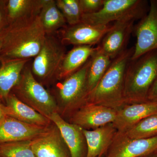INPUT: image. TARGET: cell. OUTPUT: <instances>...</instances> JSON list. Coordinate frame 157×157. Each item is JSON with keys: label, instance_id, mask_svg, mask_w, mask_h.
Masks as SVG:
<instances>
[{"label": "cell", "instance_id": "4316f807", "mask_svg": "<svg viewBox=\"0 0 157 157\" xmlns=\"http://www.w3.org/2000/svg\"><path fill=\"white\" fill-rule=\"evenodd\" d=\"M104 0H79L82 14L98 12L103 7Z\"/></svg>", "mask_w": 157, "mask_h": 157}, {"label": "cell", "instance_id": "d4e9b609", "mask_svg": "<svg viewBox=\"0 0 157 157\" xmlns=\"http://www.w3.org/2000/svg\"><path fill=\"white\" fill-rule=\"evenodd\" d=\"M0 157H36L31 147V140L0 144Z\"/></svg>", "mask_w": 157, "mask_h": 157}, {"label": "cell", "instance_id": "9a60e30c", "mask_svg": "<svg viewBox=\"0 0 157 157\" xmlns=\"http://www.w3.org/2000/svg\"><path fill=\"white\" fill-rule=\"evenodd\" d=\"M156 113V102L147 101L125 104L117 109L113 124L118 132H124L143 119Z\"/></svg>", "mask_w": 157, "mask_h": 157}, {"label": "cell", "instance_id": "836d02e7", "mask_svg": "<svg viewBox=\"0 0 157 157\" xmlns=\"http://www.w3.org/2000/svg\"></svg>", "mask_w": 157, "mask_h": 157}, {"label": "cell", "instance_id": "f1b7e54d", "mask_svg": "<svg viewBox=\"0 0 157 157\" xmlns=\"http://www.w3.org/2000/svg\"><path fill=\"white\" fill-rule=\"evenodd\" d=\"M147 101L157 102V78L149 90Z\"/></svg>", "mask_w": 157, "mask_h": 157}, {"label": "cell", "instance_id": "cb8c5ba5", "mask_svg": "<svg viewBox=\"0 0 157 157\" xmlns=\"http://www.w3.org/2000/svg\"><path fill=\"white\" fill-rule=\"evenodd\" d=\"M124 132L129 137L135 139L157 136V113L143 119Z\"/></svg>", "mask_w": 157, "mask_h": 157}, {"label": "cell", "instance_id": "7c38bea8", "mask_svg": "<svg viewBox=\"0 0 157 157\" xmlns=\"http://www.w3.org/2000/svg\"><path fill=\"white\" fill-rule=\"evenodd\" d=\"M111 25H93L80 22L69 26L61 32V41L63 45L94 46L101 42Z\"/></svg>", "mask_w": 157, "mask_h": 157}, {"label": "cell", "instance_id": "30bf717a", "mask_svg": "<svg viewBox=\"0 0 157 157\" xmlns=\"http://www.w3.org/2000/svg\"><path fill=\"white\" fill-rule=\"evenodd\" d=\"M137 19L136 16H129L114 22L98 45L100 50L113 59L126 50Z\"/></svg>", "mask_w": 157, "mask_h": 157}, {"label": "cell", "instance_id": "d6a6232c", "mask_svg": "<svg viewBox=\"0 0 157 157\" xmlns=\"http://www.w3.org/2000/svg\"><path fill=\"white\" fill-rule=\"evenodd\" d=\"M155 152L157 153V151H156Z\"/></svg>", "mask_w": 157, "mask_h": 157}, {"label": "cell", "instance_id": "83f0119b", "mask_svg": "<svg viewBox=\"0 0 157 157\" xmlns=\"http://www.w3.org/2000/svg\"><path fill=\"white\" fill-rule=\"evenodd\" d=\"M7 1L0 0V34L9 25L7 11Z\"/></svg>", "mask_w": 157, "mask_h": 157}, {"label": "cell", "instance_id": "f546056e", "mask_svg": "<svg viewBox=\"0 0 157 157\" xmlns=\"http://www.w3.org/2000/svg\"><path fill=\"white\" fill-rule=\"evenodd\" d=\"M1 100L2 99L0 98V123L7 116L6 106L2 103Z\"/></svg>", "mask_w": 157, "mask_h": 157}, {"label": "cell", "instance_id": "2e32d148", "mask_svg": "<svg viewBox=\"0 0 157 157\" xmlns=\"http://www.w3.org/2000/svg\"><path fill=\"white\" fill-rule=\"evenodd\" d=\"M48 127L25 123L7 116L0 123V144L33 140L45 132Z\"/></svg>", "mask_w": 157, "mask_h": 157}, {"label": "cell", "instance_id": "8992f818", "mask_svg": "<svg viewBox=\"0 0 157 157\" xmlns=\"http://www.w3.org/2000/svg\"><path fill=\"white\" fill-rule=\"evenodd\" d=\"M66 53V47L60 39L53 35H46L42 48L31 67L35 78L45 82L57 78Z\"/></svg>", "mask_w": 157, "mask_h": 157}, {"label": "cell", "instance_id": "4dcf8cb0", "mask_svg": "<svg viewBox=\"0 0 157 157\" xmlns=\"http://www.w3.org/2000/svg\"><path fill=\"white\" fill-rule=\"evenodd\" d=\"M144 157H157V153L154 152L153 153L151 154L148 155Z\"/></svg>", "mask_w": 157, "mask_h": 157}, {"label": "cell", "instance_id": "ffe728a7", "mask_svg": "<svg viewBox=\"0 0 157 157\" xmlns=\"http://www.w3.org/2000/svg\"><path fill=\"white\" fill-rule=\"evenodd\" d=\"M31 59L0 62V98L6 99L20 80L23 70Z\"/></svg>", "mask_w": 157, "mask_h": 157}, {"label": "cell", "instance_id": "4fadbf2b", "mask_svg": "<svg viewBox=\"0 0 157 157\" xmlns=\"http://www.w3.org/2000/svg\"><path fill=\"white\" fill-rule=\"evenodd\" d=\"M31 147L36 157H69L67 147L55 124L31 140Z\"/></svg>", "mask_w": 157, "mask_h": 157}, {"label": "cell", "instance_id": "ac0fdd59", "mask_svg": "<svg viewBox=\"0 0 157 157\" xmlns=\"http://www.w3.org/2000/svg\"><path fill=\"white\" fill-rule=\"evenodd\" d=\"M5 100L6 112L8 116L25 123L39 126H49L51 121L48 118L21 101L13 93H10Z\"/></svg>", "mask_w": 157, "mask_h": 157}, {"label": "cell", "instance_id": "1f68e13d", "mask_svg": "<svg viewBox=\"0 0 157 157\" xmlns=\"http://www.w3.org/2000/svg\"><path fill=\"white\" fill-rule=\"evenodd\" d=\"M2 36L0 34V51L2 49Z\"/></svg>", "mask_w": 157, "mask_h": 157}, {"label": "cell", "instance_id": "ba28073f", "mask_svg": "<svg viewBox=\"0 0 157 157\" xmlns=\"http://www.w3.org/2000/svg\"><path fill=\"white\" fill-rule=\"evenodd\" d=\"M148 13L134 26L137 41L131 60L157 49V0L150 2Z\"/></svg>", "mask_w": 157, "mask_h": 157}, {"label": "cell", "instance_id": "7402d4cb", "mask_svg": "<svg viewBox=\"0 0 157 157\" xmlns=\"http://www.w3.org/2000/svg\"><path fill=\"white\" fill-rule=\"evenodd\" d=\"M112 59L98 49L90 58V62L86 76L87 96L93 90L109 68Z\"/></svg>", "mask_w": 157, "mask_h": 157}, {"label": "cell", "instance_id": "52a82bcc", "mask_svg": "<svg viewBox=\"0 0 157 157\" xmlns=\"http://www.w3.org/2000/svg\"><path fill=\"white\" fill-rule=\"evenodd\" d=\"M90 58L80 69L57 86V94L65 112L71 114L86 104V76Z\"/></svg>", "mask_w": 157, "mask_h": 157}, {"label": "cell", "instance_id": "9c48e42d", "mask_svg": "<svg viewBox=\"0 0 157 157\" xmlns=\"http://www.w3.org/2000/svg\"><path fill=\"white\" fill-rule=\"evenodd\" d=\"M157 151V136L135 139L117 131L104 157H144Z\"/></svg>", "mask_w": 157, "mask_h": 157}, {"label": "cell", "instance_id": "e0dca14e", "mask_svg": "<svg viewBox=\"0 0 157 157\" xmlns=\"http://www.w3.org/2000/svg\"><path fill=\"white\" fill-rule=\"evenodd\" d=\"M82 132L87 146L86 157H103L117 131L113 124L110 123L93 130L82 129Z\"/></svg>", "mask_w": 157, "mask_h": 157}, {"label": "cell", "instance_id": "d6986e66", "mask_svg": "<svg viewBox=\"0 0 157 157\" xmlns=\"http://www.w3.org/2000/svg\"><path fill=\"white\" fill-rule=\"evenodd\" d=\"M98 49L90 45L75 46L65 55L57 78L63 80L82 67Z\"/></svg>", "mask_w": 157, "mask_h": 157}, {"label": "cell", "instance_id": "484cf974", "mask_svg": "<svg viewBox=\"0 0 157 157\" xmlns=\"http://www.w3.org/2000/svg\"><path fill=\"white\" fill-rule=\"evenodd\" d=\"M58 8L69 26L81 22L82 15L79 0H56Z\"/></svg>", "mask_w": 157, "mask_h": 157}, {"label": "cell", "instance_id": "7a4b0ae2", "mask_svg": "<svg viewBox=\"0 0 157 157\" xmlns=\"http://www.w3.org/2000/svg\"><path fill=\"white\" fill-rule=\"evenodd\" d=\"M134 50L135 46L127 48L112 59L104 76L88 95L86 103L116 110L125 104L124 97L125 74Z\"/></svg>", "mask_w": 157, "mask_h": 157}, {"label": "cell", "instance_id": "3957f363", "mask_svg": "<svg viewBox=\"0 0 157 157\" xmlns=\"http://www.w3.org/2000/svg\"><path fill=\"white\" fill-rule=\"evenodd\" d=\"M157 78V49L131 60L126 70L124 97L125 104L147 101L149 90Z\"/></svg>", "mask_w": 157, "mask_h": 157}, {"label": "cell", "instance_id": "603a6c76", "mask_svg": "<svg viewBox=\"0 0 157 157\" xmlns=\"http://www.w3.org/2000/svg\"><path fill=\"white\" fill-rule=\"evenodd\" d=\"M43 0H8L7 11L9 24L17 20L39 15Z\"/></svg>", "mask_w": 157, "mask_h": 157}, {"label": "cell", "instance_id": "5b68a950", "mask_svg": "<svg viewBox=\"0 0 157 157\" xmlns=\"http://www.w3.org/2000/svg\"><path fill=\"white\" fill-rule=\"evenodd\" d=\"M147 3L144 0H104L103 7L98 12L82 14L81 22L106 25L129 16L140 19L147 14Z\"/></svg>", "mask_w": 157, "mask_h": 157}, {"label": "cell", "instance_id": "44dd1931", "mask_svg": "<svg viewBox=\"0 0 157 157\" xmlns=\"http://www.w3.org/2000/svg\"><path fill=\"white\" fill-rule=\"evenodd\" d=\"M39 16L46 35H53L67 24L55 0H43Z\"/></svg>", "mask_w": 157, "mask_h": 157}, {"label": "cell", "instance_id": "5bb4252c", "mask_svg": "<svg viewBox=\"0 0 157 157\" xmlns=\"http://www.w3.org/2000/svg\"><path fill=\"white\" fill-rule=\"evenodd\" d=\"M48 119L58 128L70 157H86L87 146L82 129L66 121L58 112L54 113Z\"/></svg>", "mask_w": 157, "mask_h": 157}, {"label": "cell", "instance_id": "8fae6325", "mask_svg": "<svg viewBox=\"0 0 157 157\" xmlns=\"http://www.w3.org/2000/svg\"><path fill=\"white\" fill-rule=\"evenodd\" d=\"M116 110L98 104H86L71 114V123L85 130H93L115 119Z\"/></svg>", "mask_w": 157, "mask_h": 157}, {"label": "cell", "instance_id": "6da1fadb", "mask_svg": "<svg viewBox=\"0 0 157 157\" xmlns=\"http://www.w3.org/2000/svg\"><path fill=\"white\" fill-rule=\"evenodd\" d=\"M0 62L31 59L41 50L46 34L39 15L10 23L1 34Z\"/></svg>", "mask_w": 157, "mask_h": 157}, {"label": "cell", "instance_id": "e575fe53", "mask_svg": "<svg viewBox=\"0 0 157 157\" xmlns=\"http://www.w3.org/2000/svg\"></svg>", "mask_w": 157, "mask_h": 157}, {"label": "cell", "instance_id": "277c9868", "mask_svg": "<svg viewBox=\"0 0 157 157\" xmlns=\"http://www.w3.org/2000/svg\"><path fill=\"white\" fill-rule=\"evenodd\" d=\"M11 91L21 101L48 118L58 112L55 99L35 78L28 64L23 70L19 82Z\"/></svg>", "mask_w": 157, "mask_h": 157}]
</instances>
